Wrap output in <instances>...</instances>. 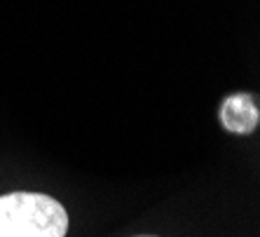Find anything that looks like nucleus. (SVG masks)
Masks as SVG:
<instances>
[{
	"label": "nucleus",
	"mask_w": 260,
	"mask_h": 237,
	"mask_svg": "<svg viewBox=\"0 0 260 237\" xmlns=\"http://www.w3.org/2000/svg\"><path fill=\"white\" fill-rule=\"evenodd\" d=\"M68 214L43 193L0 195V237H66Z\"/></svg>",
	"instance_id": "nucleus-1"
},
{
	"label": "nucleus",
	"mask_w": 260,
	"mask_h": 237,
	"mask_svg": "<svg viewBox=\"0 0 260 237\" xmlns=\"http://www.w3.org/2000/svg\"><path fill=\"white\" fill-rule=\"evenodd\" d=\"M220 125L225 132L239 134V136L253 134L260 125L258 99L248 92H237L225 97L220 104Z\"/></svg>",
	"instance_id": "nucleus-2"
},
{
	"label": "nucleus",
	"mask_w": 260,
	"mask_h": 237,
	"mask_svg": "<svg viewBox=\"0 0 260 237\" xmlns=\"http://www.w3.org/2000/svg\"><path fill=\"white\" fill-rule=\"evenodd\" d=\"M136 237H157V235H136Z\"/></svg>",
	"instance_id": "nucleus-3"
}]
</instances>
